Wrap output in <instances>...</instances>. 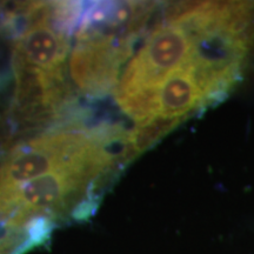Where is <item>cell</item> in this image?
<instances>
[{
	"label": "cell",
	"mask_w": 254,
	"mask_h": 254,
	"mask_svg": "<svg viewBox=\"0 0 254 254\" xmlns=\"http://www.w3.org/2000/svg\"><path fill=\"white\" fill-rule=\"evenodd\" d=\"M185 118H167L158 116L147 122L136 124L131 131H128V139L133 152L135 155L141 154L152 146L173 131L178 125H180Z\"/></svg>",
	"instance_id": "obj_6"
},
{
	"label": "cell",
	"mask_w": 254,
	"mask_h": 254,
	"mask_svg": "<svg viewBox=\"0 0 254 254\" xmlns=\"http://www.w3.org/2000/svg\"><path fill=\"white\" fill-rule=\"evenodd\" d=\"M192 38L176 24H161L150 33L120 77L116 99L155 91L192 58Z\"/></svg>",
	"instance_id": "obj_1"
},
{
	"label": "cell",
	"mask_w": 254,
	"mask_h": 254,
	"mask_svg": "<svg viewBox=\"0 0 254 254\" xmlns=\"http://www.w3.org/2000/svg\"><path fill=\"white\" fill-rule=\"evenodd\" d=\"M69 50V38L60 34L49 20L30 24L15 38L13 62L46 72L64 71Z\"/></svg>",
	"instance_id": "obj_4"
},
{
	"label": "cell",
	"mask_w": 254,
	"mask_h": 254,
	"mask_svg": "<svg viewBox=\"0 0 254 254\" xmlns=\"http://www.w3.org/2000/svg\"><path fill=\"white\" fill-rule=\"evenodd\" d=\"M204 106V92L190 63L173 73L158 91V116L187 118L190 113Z\"/></svg>",
	"instance_id": "obj_5"
},
{
	"label": "cell",
	"mask_w": 254,
	"mask_h": 254,
	"mask_svg": "<svg viewBox=\"0 0 254 254\" xmlns=\"http://www.w3.org/2000/svg\"><path fill=\"white\" fill-rule=\"evenodd\" d=\"M15 88L11 118L23 128L41 127L53 122L71 100L72 91L64 71L46 72L13 62Z\"/></svg>",
	"instance_id": "obj_2"
},
{
	"label": "cell",
	"mask_w": 254,
	"mask_h": 254,
	"mask_svg": "<svg viewBox=\"0 0 254 254\" xmlns=\"http://www.w3.org/2000/svg\"><path fill=\"white\" fill-rule=\"evenodd\" d=\"M138 36L77 40L71 53V77L88 94L109 93L118 85L120 66L132 53Z\"/></svg>",
	"instance_id": "obj_3"
}]
</instances>
